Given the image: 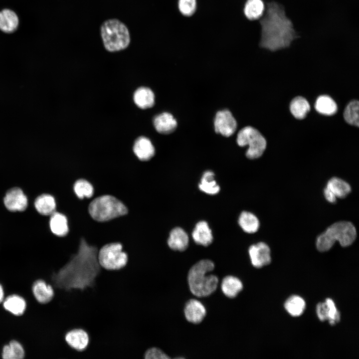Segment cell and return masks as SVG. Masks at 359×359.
Listing matches in <instances>:
<instances>
[{"label": "cell", "instance_id": "6da1fadb", "mask_svg": "<svg viewBox=\"0 0 359 359\" xmlns=\"http://www.w3.org/2000/svg\"><path fill=\"white\" fill-rule=\"evenodd\" d=\"M98 252L96 247L82 239L77 253L52 274L51 280L54 288L68 291L92 287L101 267L98 260Z\"/></svg>", "mask_w": 359, "mask_h": 359}, {"label": "cell", "instance_id": "7a4b0ae2", "mask_svg": "<svg viewBox=\"0 0 359 359\" xmlns=\"http://www.w3.org/2000/svg\"><path fill=\"white\" fill-rule=\"evenodd\" d=\"M266 8L265 15L260 19V46L272 51L288 47L299 37L292 21L286 16L283 5L277 2L267 3Z\"/></svg>", "mask_w": 359, "mask_h": 359}, {"label": "cell", "instance_id": "3957f363", "mask_svg": "<svg viewBox=\"0 0 359 359\" xmlns=\"http://www.w3.org/2000/svg\"><path fill=\"white\" fill-rule=\"evenodd\" d=\"M214 268L212 261L201 260L190 269L187 276L191 292L198 297L210 295L216 289L218 279L214 275L208 274Z\"/></svg>", "mask_w": 359, "mask_h": 359}, {"label": "cell", "instance_id": "277c9868", "mask_svg": "<svg viewBox=\"0 0 359 359\" xmlns=\"http://www.w3.org/2000/svg\"><path fill=\"white\" fill-rule=\"evenodd\" d=\"M356 236V229L352 223L346 221H339L330 226L318 237L316 246L320 251H327L337 241L342 246L346 247L354 242Z\"/></svg>", "mask_w": 359, "mask_h": 359}, {"label": "cell", "instance_id": "5b68a950", "mask_svg": "<svg viewBox=\"0 0 359 359\" xmlns=\"http://www.w3.org/2000/svg\"><path fill=\"white\" fill-rule=\"evenodd\" d=\"M100 33L104 47L110 52L124 50L130 43L129 29L118 19H110L105 21L101 26Z\"/></svg>", "mask_w": 359, "mask_h": 359}, {"label": "cell", "instance_id": "8992f818", "mask_svg": "<svg viewBox=\"0 0 359 359\" xmlns=\"http://www.w3.org/2000/svg\"><path fill=\"white\" fill-rule=\"evenodd\" d=\"M88 211L93 219L99 222H104L126 214L128 209L116 197L110 195H104L91 202Z\"/></svg>", "mask_w": 359, "mask_h": 359}, {"label": "cell", "instance_id": "52a82bcc", "mask_svg": "<svg viewBox=\"0 0 359 359\" xmlns=\"http://www.w3.org/2000/svg\"><path fill=\"white\" fill-rule=\"evenodd\" d=\"M122 245L118 242L104 245L98 252V260L100 266L106 270H120L127 264V254L122 250Z\"/></svg>", "mask_w": 359, "mask_h": 359}, {"label": "cell", "instance_id": "ba28073f", "mask_svg": "<svg viewBox=\"0 0 359 359\" xmlns=\"http://www.w3.org/2000/svg\"><path fill=\"white\" fill-rule=\"evenodd\" d=\"M237 143L240 147L248 145L246 156L250 159L261 157L266 147V141L263 136L257 130L250 126L245 127L239 132Z\"/></svg>", "mask_w": 359, "mask_h": 359}, {"label": "cell", "instance_id": "9c48e42d", "mask_svg": "<svg viewBox=\"0 0 359 359\" xmlns=\"http://www.w3.org/2000/svg\"><path fill=\"white\" fill-rule=\"evenodd\" d=\"M214 125L216 133L223 136L229 137L235 132L237 123L229 110H223L216 113Z\"/></svg>", "mask_w": 359, "mask_h": 359}, {"label": "cell", "instance_id": "30bf717a", "mask_svg": "<svg viewBox=\"0 0 359 359\" xmlns=\"http://www.w3.org/2000/svg\"><path fill=\"white\" fill-rule=\"evenodd\" d=\"M31 292L36 302L43 305L51 302L55 296L54 287L41 278H38L32 282Z\"/></svg>", "mask_w": 359, "mask_h": 359}, {"label": "cell", "instance_id": "8fae6325", "mask_svg": "<svg viewBox=\"0 0 359 359\" xmlns=\"http://www.w3.org/2000/svg\"><path fill=\"white\" fill-rule=\"evenodd\" d=\"M1 305L6 312L15 317H20L26 312L27 301L21 295L13 293L7 294Z\"/></svg>", "mask_w": 359, "mask_h": 359}, {"label": "cell", "instance_id": "7c38bea8", "mask_svg": "<svg viewBox=\"0 0 359 359\" xmlns=\"http://www.w3.org/2000/svg\"><path fill=\"white\" fill-rule=\"evenodd\" d=\"M4 204L6 208L11 211L24 210L28 205L26 195L19 188L14 187L9 189L4 197Z\"/></svg>", "mask_w": 359, "mask_h": 359}, {"label": "cell", "instance_id": "4fadbf2b", "mask_svg": "<svg viewBox=\"0 0 359 359\" xmlns=\"http://www.w3.org/2000/svg\"><path fill=\"white\" fill-rule=\"evenodd\" d=\"M248 252L251 263L255 267L261 268L271 262L270 249L264 242L251 245Z\"/></svg>", "mask_w": 359, "mask_h": 359}, {"label": "cell", "instance_id": "5bb4252c", "mask_svg": "<svg viewBox=\"0 0 359 359\" xmlns=\"http://www.w3.org/2000/svg\"><path fill=\"white\" fill-rule=\"evenodd\" d=\"M64 340L68 346L73 350L81 352L88 346L89 337L86 331L80 328H75L67 332Z\"/></svg>", "mask_w": 359, "mask_h": 359}, {"label": "cell", "instance_id": "9a60e30c", "mask_svg": "<svg viewBox=\"0 0 359 359\" xmlns=\"http://www.w3.org/2000/svg\"><path fill=\"white\" fill-rule=\"evenodd\" d=\"M316 311L318 318L322 321L328 320L331 325H334L340 321V313L331 299H326L324 303H319Z\"/></svg>", "mask_w": 359, "mask_h": 359}, {"label": "cell", "instance_id": "2e32d148", "mask_svg": "<svg viewBox=\"0 0 359 359\" xmlns=\"http://www.w3.org/2000/svg\"><path fill=\"white\" fill-rule=\"evenodd\" d=\"M184 313L186 319L193 324L200 323L206 315V309L198 300L190 299L185 304Z\"/></svg>", "mask_w": 359, "mask_h": 359}, {"label": "cell", "instance_id": "e0dca14e", "mask_svg": "<svg viewBox=\"0 0 359 359\" xmlns=\"http://www.w3.org/2000/svg\"><path fill=\"white\" fill-rule=\"evenodd\" d=\"M25 357L24 346L16 339L10 340L1 349L0 358L2 359H23Z\"/></svg>", "mask_w": 359, "mask_h": 359}, {"label": "cell", "instance_id": "ac0fdd59", "mask_svg": "<svg viewBox=\"0 0 359 359\" xmlns=\"http://www.w3.org/2000/svg\"><path fill=\"white\" fill-rule=\"evenodd\" d=\"M18 15L13 10L4 8L0 11V30L6 33L15 31L19 25Z\"/></svg>", "mask_w": 359, "mask_h": 359}, {"label": "cell", "instance_id": "d6986e66", "mask_svg": "<svg viewBox=\"0 0 359 359\" xmlns=\"http://www.w3.org/2000/svg\"><path fill=\"white\" fill-rule=\"evenodd\" d=\"M133 151L138 158L143 161L150 160L155 155V150L151 141L141 137L135 141Z\"/></svg>", "mask_w": 359, "mask_h": 359}, {"label": "cell", "instance_id": "ffe728a7", "mask_svg": "<svg viewBox=\"0 0 359 359\" xmlns=\"http://www.w3.org/2000/svg\"><path fill=\"white\" fill-rule=\"evenodd\" d=\"M154 125L159 133L167 134L175 131L177 126V122L171 114L164 112L155 118Z\"/></svg>", "mask_w": 359, "mask_h": 359}, {"label": "cell", "instance_id": "44dd1931", "mask_svg": "<svg viewBox=\"0 0 359 359\" xmlns=\"http://www.w3.org/2000/svg\"><path fill=\"white\" fill-rule=\"evenodd\" d=\"M169 246L173 250L182 251L188 244V237L186 233L180 227H176L170 232L168 240Z\"/></svg>", "mask_w": 359, "mask_h": 359}, {"label": "cell", "instance_id": "7402d4cb", "mask_svg": "<svg viewBox=\"0 0 359 359\" xmlns=\"http://www.w3.org/2000/svg\"><path fill=\"white\" fill-rule=\"evenodd\" d=\"M192 236L196 243L205 246L211 244L213 240L211 230L204 221H199L196 224Z\"/></svg>", "mask_w": 359, "mask_h": 359}, {"label": "cell", "instance_id": "603a6c76", "mask_svg": "<svg viewBox=\"0 0 359 359\" xmlns=\"http://www.w3.org/2000/svg\"><path fill=\"white\" fill-rule=\"evenodd\" d=\"M265 6L262 0H247L244 4L243 12L249 20L260 19L264 15Z\"/></svg>", "mask_w": 359, "mask_h": 359}, {"label": "cell", "instance_id": "cb8c5ba5", "mask_svg": "<svg viewBox=\"0 0 359 359\" xmlns=\"http://www.w3.org/2000/svg\"><path fill=\"white\" fill-rule=\"evenodd\" d=\"M49 225L52 232L58 236H65L68 232L67 219L61 213L55 211L51 215Z\"/></svg>", "mask_w": 359, "mask_h": 359}, {"label": "cell", "instance_id": "d4e9b609", "mask_svg": "<svg viewBox=\"0 0 359 359\" xmlns=\"http://www.w3.org/2000/svg\"><path fill=\"white\" fill-rule=\"evenodd\" d=\"M221 288L226 297L233 298L242 290L243 284L238 278L233 276H227L223 279Z\"/></svg>", "mask_w": 359, "mask_h": 359}, {"label": "cell", "instance_id": "484cf974", "mask_svg": "<svg viewBox=\"0 0 359 359\" xmlns=\"http://www.w3.org/2000/svg\"><path fill=\"white\" fill-rule=\"evenodd\" d=\"M329 190L336 198H344L351 191L350 184L340 178L334 177L328 182L325 187Z\"/></svg>", "mask_w": 359, "mask_h": 359}, {"label": "cell", "instance_id": "4316f807", "mask_svg": "<svg viewBox=\"0 0 359 359\" xmlns=\"http://www.w3.org/2000/svg\"><path fill=\"white\" fill-rule=\"evenodd\" d=\"M34 206L36 210L41 214L51 215L55 211L56 202L52 195L43 194L36 198Z\"/></svg>", "mask_w": 359, "mask_h": 359}, {"label": "cell", "instance_id": "83f0119b", "mask_svg": "<svg viewBox=\"0 0 359 359\" xmlns=\"http://www.w3.org/2000/svg\"><path fill=\"white\" fill-rule=\"evenodd\" d=\"M134 101L137 106L140 108H151L155 103V95L150 89L140 87L134 93Z\"/></svg>", "mask_w": 359, "mask_h": 359}, {"label": "cell", "instance_id": "f1b7e54d", "mask_svg": "<svg viewBox=\"0 0 359 359\" xmlns=\"http://www.w3.org/2000/svg\"><path fill=\"white\" fill-rule=\"evenodd\" d=\"M239 224L246 232L253 233L256 232L259 227V221L257 217L251 212L243 211L239 217Z\"/></svg>", "mask_w": 359, "mask_h": 359}, {"label": "cell", "instance_id": "f546056e", "mask_svg": "<svg viewBox=\"0 0 359 359\" xmlns=\"http://www.w3.org/2000/svg\"><path fill=\"white\" fill-rule=\"evenodd\" d=\"M315 109L322 114L332 115L336 113L337 106L332 98L327 95H322L316 100Z\"/></svg>", "mask_w": 359, "mask_h": 359}, {"label": "cell", "instance_id": "4dcf8cb0", "mask_svg": "<svg viewBox=\"0 0 359 359\" xmlns=\"http://www.w3.org/2000/svg\"><path fill=\"white\" fill-rule=\"evenodd\" d=\"M214 174L210 171L204 173L199 184V188L206 193L215 194L220 190V187L214 179Z\"/></svg>", "mask_w": 359, "mask_h": 359}, {"label": "cell", "instance_id": "1f68e13d", "mask_svg": "<svg viewBox=\"0 0 359 359\" xmlns=\"http://www.w3.org/2000/svg\"><path fill=\"white\" fill-rule=\"evenodd\" d=\"M290 109L291 113L296 118L303 119L310 111V106L306 99L298 96L291 101Z\"/></svg>", "mask_w": 359, "mask_h": 359}, {"label": "cell", "instance_id": "d6a6232c", "mask_svg": "<svg viewBox=\"0 0 359 359\" xmlns=\"http://www.w3.org/2000/svg\"><path fill=\"white\" fill-rule=\"evenodd\" d=\"M285 308L292 316L297 317L302 315L305 310L306 304L303 298L298 296H292L285 303Z\"/></svg>", "mask_w": 359, "mask_h": 359}, {"label": "cell", "instance_id": "836d02e7", "mask_svg": "<svg viewBox=\"0 0 359 359\" xmlns=\"http://www.w3.org/2000/svg\"><path fill=\"white\" fill-rule=\"evenodd\" d=\"M359 103L357 100L351 102L346 107L344 113V119L349 124L359 126Z\"/></svg>", "mask_w": 359, "mask_h": 359}, {"label": "cell", "instance_id": "e575fe53", "mask_svg": "<svg viewBox=\"0 0 359 359\" xmlns=\"http://www.w3.org/2000/svg\"><path fill=\"white\" fill-rule=\"evenodd\" d=\"M73 189L77 197L80 199L91 197L94 192L92 184L84 179L77 180L74 184Z\"/></svg>", "mask_w": 359, "mask_h": 359}, {"label": "cell", "instance_id": "d590c367", "mask_svg": "<svg viewBox=\"0 0 359 359\" xmlns=\"http://www.w3.org/2000/svg\"><path fill=\"white\" fill-rule=\"evenodd\" d=\"M178 7L182 15L189 17L196 11L197 1L196 0H178Z\"/></svg>", "mask_w": 359, "mask_h": 359}, {"label": "cell", "instance_id": "8d00e7d4", "mask_svg": "<svg viewBox=\"0 0 359 359\" xmlns=\"http://www.w3.org/2000/svg\"><path fill=\"white\" fill-rule=\"evenodd\" d=\"M146 359H169L166 354L157 348L149 349L144 354Z\"/></svg>", "mask_w": 359, "mask_h": 359}, {"label": "cell", "instance_id": "74e56055", "mask_svg": "<svg viewBox=\"0 0 359 359\" xmlns=\"http://www.w3.org/2000/svg\"><path fill=\"white\" fill-rule=\"evenodd\" d=\"M324 195L326 199L331 203H335L336 201L337 198L328 190L326 188L324 189Z\"/></svg>", "mask_w": 359, "mask_h": 359}, {"label": "cell", "instance_id": "f35d334b", "mask_svg": "<svg viewBox=\"0 0 359 359\" xmlns=\"http://www.w3.org/2000/svg\"><path fill=\"white\" fill-rule=\"evenodd\" d=\"M5 297V292L3 285L0 282V305L1 304Z\"/></svg>", "mask_w": 359, "mask_h": 359}]
</instances>
